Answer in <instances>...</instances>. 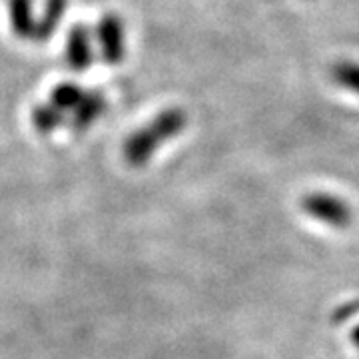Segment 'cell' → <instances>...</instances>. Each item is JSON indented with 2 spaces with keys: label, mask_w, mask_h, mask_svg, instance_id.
Returning <instances> with one entry per match:
<instances>
[{
  "label": "cell",
  "mask_w": 359,
  "mask_h": 359,
  "mask_svg": "<svg viewBox=\"0 0 359 359\" xmlns=\"http://www.w3.org/2000/svg\"><path fill=\"white\" fill-rule=\"evenodd\" d=\"M102 108L98 94L78 90L76 86H65L52 94V98L44 108L36 112V122L44 130H52L62 124L72 126H86L90 124Z\"/></svg>",
  "instance_id": "6da1fadb"
},
{
  "label": "cell",
  "mask_w": 359,
  "mask_h": 359,
  "mask_svg": "<svg viewBox=\"0 0 359 359\" xmlns=\"http://www.w3.org/2000/svg\"><path fill=\"white\" fill-rule=\"evenodd\" d=\"M184 124H186V118L180 110H172V112H166L160 118H156L150 126L134 134L132 140L126 144V156L130 162L142 164V162L150 160L154 150L164 146L168 140H172L180 130L184 128Z\"/></svg>",
  "instance_id": "7a4b0ae2"
},
{
  "label": "cell",
  "mask_w": 359,
  "mask_h": 359,
  "mask_svg": "<svg viewBox=\"0 0 359 359\" xmlns=\"http://www.w3.org/2000/svg\"><path fill=\"white\" fill-rule=\"evenodd\" d=\"M306 216L327 228H346L351 222V208L344 198L327 192L308 194L302 202Z\"/></svg>",
  "instance_id": "3957f363"
},
{
  "label": "cell",
  "mask_w": 359,
  "mask_h": 359,
  "mask_svg": "<svg viewBox=\"0 0 359 359\" xmlns=\"http://www.w3.org/2000/svg\"><path fill=\"white\" fill-rule=\"evenodd\" d=\"M334 78L344 88L359 94V65L358 62H341L334 68Z\"/></svg>",
  "instance_id": "277c9868"
},
{
  "label": "cell",
  "mask_w": 359,
  "mask_h": 359,
  "mask_svg": "<svg viewBox=\"0 0 359 359\" xmlns=\"http://www.w3.org/2000/svg\"><path fill=\"white\" fill-rule=\"evenodd\" d=\"M351 341H353V346H355V349L359 351V325L351 332Z\"/></svg>",
  "instance_id": "5b68a950"
}]
</instances>
